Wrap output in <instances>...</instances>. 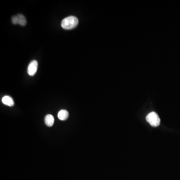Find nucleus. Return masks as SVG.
Instances as JSON below:
<instances>
[{"mask_svg": "<svg viewBox=\"0 0 180 180\" xmlns=\"http://www.w3.org/2000/svg\"><path fill=\"white\" fill-rule=\"evenodd\" d=\"M79 24V20L75 16H71L63 20L61 26L65 30H71L76 28Z\"/></svg>", "mask_w": 180, "mask_h": 180, "instance_id": "obj_1", "label": "nucleus"}, {"mask_svg": "<svg viewBox=\"0 0 180 180\" xmlns=\"http://www.w3.org/2000/svg\"><path fill=\"white\" fill-rule=\"evenodd\" d=\"M146 120L153 127H157L160 124V119L156 113H150L146 117Z\"/></svg>", "mask_w": 180, "mask_h": 180, "instance_id": "obj_2", "label": "nucleus"}, {"mask_svg": "<svg viewBox=\"0 0 180 180\" xmlns=\"http://www.w3.org/2000/svg\"><path fill=\"white\" fill-rule=\"evenodd\" d=\"M38 63L36 60H33L30 62L28 67V73L30 76H33L35 75L37 71Z\"/></svg>", "mask_w": 180, "mask_h": 180, "instance_id": "obj_3", "label": "nucleus"}, {"mask_svg": "<svg viewBox=\"0 0 180 180\" xmlns=\"http://www.w3.org/2000/svg\"><path fill=\"white\" fill-rule=\"evenodd\" d=\"M2 102L3 104L10 107H12L15 104L13 99L11 97L9 96H5L3 97V98L2 99Z\"/></svg>", "mask_w": 180, "mask_h": 180, "instance_id": "obj_4", "label": "nucleus"}, {"mask_svg": "<svg viewBox=\"0 0 180 180\" xmlns=\"http://www.w3.org/2000/svg\"><path fill=\"white\" fill-rule=\"evenodd\" d=\"M54 117L52 115L48 114V115H46L45 118V123L48 127H52L54 125Z\"/></svg>", "mask_w": 180, "mask_h": 180, "instance_id": "obj_5", "label": "nucleus"}, {"mask_svg": "<svg viewBox=\"0 0 180 180\" xmlns=\"http://www.w3.org/2000/svg\"><path fill=\"white\" fill-rule=\"evenodd\" d=\"M69 116V113L65 110H62L58 114V117L60 120L65 121L67 119Z\"/></svg>", "mask_w": 180, "mask_h": 180, "instance_id": "obj_6", "label": "nucleus"}, {"mask_svg": "<svg viewBox=\"0 0 180 180\" xmlns=\"http://www.w3.org/2000/svg\"><path fill=\"white\" fill-rule=\"evenodd\" d=\"M17 16L18 24L22 26H25L27 24L26 19L22 14H18Z\"/></svg>", "mask_w": 180, "mask_h": 180, "instance_id": "obj_7", "label": "nucleus"}, {"mask_svg": "<svg viewBox=\"0 0 180 180\" xmlns=\"http://www.w3.org/2000/svg\"><path fill=\"white\" fill-rule=\"evenodd\" d=\"M12 22L13 24H18V20H17V16H14L12 18Z\"/></svg>", "mask_w": 180, "mask_h": 180, "instance_id": "obj_8", "label": "nucleus"}]
</instances>
